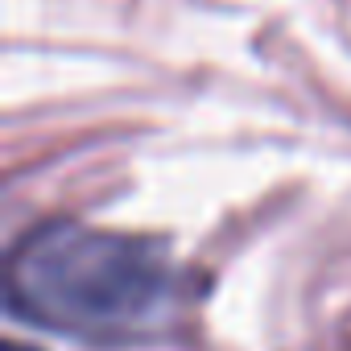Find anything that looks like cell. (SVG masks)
<instances>
[{
    "instance_id": "6da1fadb",
    "label": "cell",
    "mask_w": 351,
    "mask_h": 351,
    "mask_svg": "<svg viewBox=\"0 0 351 351\" xmlns=\"http://www.w3.org/2000/svg\"><path fill=\"white\" fill-rule=\"evenodd\" d=\"M5 302L13 318L42 330L136 335L165 318L173 265L157 240L58 219L13 248Z\"/></svg>"
},
{
    "instance_id": "7a4b0ae2",
    "label": "cell",
    "mask_w": 351,
    "mask_h": 351,
    "mask_svg": "<svg viewBox=\"0 0 351 351\" xmlns=\"http://www.w3.org/2000/svg\"><path fill=\"white\" fill-rule=\"evenodd\" d=\"M0 351H34V347H29V343H17V339H9L5 347H0Z\"/></svg>"
}]
</instances>
